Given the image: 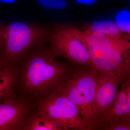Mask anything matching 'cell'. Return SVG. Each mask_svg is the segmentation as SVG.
<instances>
[{"label":"cell","instance_id":"6da1fadb","mask_svg":"<svg viewBox=\"0 0 130 130\" xmlns=\"http://www.w3.org/2000/svg\"><path fill=\"white\" fill-rule=\"evenodd\" d=\"M25 56L21 66H17L16 89L33 104L59 92L75 70L58 60L49 48L38 49Z\"/></svg>","mask_w":130,"mask_h":130},{"label":"cell","instance_id":"7a4b0ae2","mask_svg":"<svg viewBox=\"0 0 130 130\" xmlns=\"http://www.w3.org/2000/svg\"><path fill=\"white\" fill-rule=\"evenodd\" d=\"M74 31L88 48L93 66L99 71L113 73L121 84L130 78L129 34L103 35L76 28Z\"/></svg>","mask_w":130,"mask_h":130},{"label":"cell","instance_id":"3957f363","mask_svg":"<svg viewBox=\"0 0 130 130\" xmlns=\"http://www.w3.org/2000/svg\"><path fill=\"white\" fill-rule=\"evenodd\" d=\"M98 72L94 66H81L75 69L59 92L76 106L90 130H93L95 123L93 104Z\"/></svg>","mask_w":130,"mask_h":130},{"label":"cell","instance_id":"277c9868","mask_svg":"<svg viewBox=\"0 0 130 130\" xmlns=\"http://www.w3.org/2000/svg\"><path fill=\"white\" fill-rule=\"evenodd\" d=\"M50 34L44 28L22 22L5 25L4 60L16 64L33 47L44 43Z\"/></svg>","mask_w":130,"mask_h":130},{"label":"cell","instance_id":"5b68a950","mask_svg":"<svg viewBox=\"0 0 130 130\" xmlns=\"http://www.w3.org/2000/svg\"><path fill=\"white\" fill-rule=\"evenodd\" d=\"M33 107L42 116L67 130H90L76 106L59 92L35 103Z\"/></svg>","mask_w":130,"mask_h":130},{"label":"cell","instance_id":"8992f818","mask_svg":"<svg viewBox=\"0 0 130 130\" xmlns=\"http://www.w3.org/2000/svg\"><path fill=\"white\" fill-rule=\"evenodd\" d=\"M74 27L61 24L50 32L49 48L56 57H61L74 64L94 66L90 54L85 44L77 37Z\"/></svg>","mask_w":130,"mask_h":130},{"label":"cell","instance_id":"52a82bcc","mask_svg":"<svg viewBox=\"0 0 130 130\" xmlns=\"http://www.w3.org/2000/svg\"><path fill=\"white\" fill-rule=\"evenodd\" d=\"M121 84V80L113 73L98 71L93 104L95 124L111 107Z\"/></svg>","mask_w":130,"mask_h":130},{"label":"cell","instance_id":"ba28073f","mask_svg":"<svg viewBox=\"0 0 130 130\" xmlns=\"http://www.w3.org/2000/svg\"><path fill=\"white\" fill-rule=\"evenodd\" d=\"M33 108V103L21 96L0 103V130H23Z\"/></svg>","mask_w":130,"mask_h":130},{"label":"cell","instance_id":"9c48e42d","mask_svg":"<svg viewBox=\"0 0 130 130\" xmlns=\"http://www.w3.org/2000/svg\"><path fill=\"white\" fill-rule=\"evenodd\" d=\"M18 69L16 64L5 63L0 67V102L17 97Z\"/></svg>","mask_w":130,"mask_h":130},{"label":"cell","instance_id":"30bf717a","mask_svg":"<svg viewBox=\"0 0 130 130\" xmlns=\"http://www.w3.org/2000/svg\"><path fill=\"white\" fill-rule=\"evenodd\" d=\"M127 86L128 80L121 84L111 107L105 116L96 121L93 130L98 129L108 123L123 119L124 108L126 102Z\"/></svg>","mask_w":130,"mask_h":130},{"label":"cell","instance_id":"8fae6325","mask_svg":"<svg viewBox=\"0 0 130 130\" xmlns=\"http://www.w3.org/2000/svg\"><path fill=\"white\" fill-rule=\"evenodd\" d=\"M28 114L23 130H67L65 127L51 121L37 112Z\"/></svg>","mask_w":130,"mask_h":130},{"label":"cell","instance_id":"7c38bea8","mask_svg":"<svg viewBox=\"0 0 130 130\" xmlns=\"http://www.w3.org/2000/svg\"><path fill=\"white\" fill-rule=\"evenodd\" d=\"M85 30L91 32L103 35L118 36L123 34L114 21L103 19L94 21Z\"/></svg>","mask_w":130,"mask_h":130},{"label":"cell","instance_id":"4fadbf2b","mask_svg":"<svg viewBox=\"0 0 130 130\" xmlns=\"http://www.w3.org/2000/svg\"><path fill=\"white\" fill-rule=\"evenodd\" d=\"M113 21L122 32L130 35V9H121L117 12Z\"/></svg>","mask_w":130,"mask_h":130},{"label":"cell","instance_id":"5bb4252c","mask_svg":"<svg viewBox=\"0 0 130 130\" xmlns=\"http://www.w3.org/2000/svg\"><path fill=\"white\" fill-rule=\"evenodd\" d=\"M98 130H130V120L121 119L103 126Z\"/></svg>","mask_w":130,"mask_h":130},{"label":"cell","instance_id":"9a60e30c","mask_svg":"<svg viewBox=\"0 0 130 130\" xmlns=\"http://www.w3.org/2000/svg\"><path fill=\"white\" fill-rule=\"evenodd\" d=\"M43 7L48 9H61L66 6V0H37Z\"/></svg>","mask_w":130,"mask_h":130},{"label":"cell","instance_id":"2e32d148","mask_svg":"<svg viewBox=\"0 0 130 130\" xmlns=\"http://www.w3.org/2000/svg\"><path fill=\"white\" fill-rule=\"evenodd\" d=\"M126 102L124 108L123 119L130 120V78L128 79Z\"/></svg>","mask_w":130,"mask_h":130},{"label":"cell","instance_id":"e0dca14e","mask_svg":"<svg viewBox=\"0 0 130 130\" xmlns=\"http://www.w3.org/2000/svg\"><path fill=\"white\" fill-rule=\"evenodd\" d=\"M5 48V25L0 24V59L4 60Z\"/></svg>","mask_w":130,"mask_h":130},{"label":"cell","instance_id":"ac0fdd59","mask_svg":"<svg viewBox=\"0 0 130 130\" xmlns=\"http://www.w3.org/2000/svg\"><path fill=\"white\" fill-rule=\"evenodd\" d=\"M80 4L85 5H93L96 2L97 0H75Z\"/></svg>","mask_w":130,"mask_h":130},{"label":"cell","instance_id":"d6986e66","mask_svg":"<svg viewBox=\"0 0 130 130\" xmlns=\"http://www.w3.org/2000/svg\"><path fill=\"white\" fill-rule=\"evenodd\" d=\"M5 60H4L0 59V67L1 66L4 64V63H5Z\"/></svg>","mask_w":130,"mask_h":130},{"label":"cell","instance_id":"ffe728a7","mask_svg":"<svg viewBox=\"0 0 130 130\" xmlns=\"http://www.w3.org/2000/svg\"><path fill=\"white\" fill-rule=\"evenodd\" d=\"M5 1H14V0H5Z\"/></svg>","mask_w":130,"mask_h":130},{"label":"cell","instance_id":"44dd1931","mask_svg":"<svg viewBox=\"0 0 130 130\" xmlns=\"http://www.w3.org/2000/svg\"></svg>","mask_w":130,"mask_h":130}]
</instances>
